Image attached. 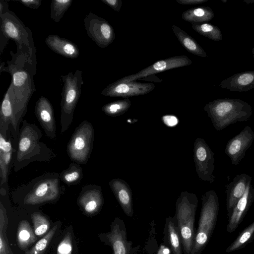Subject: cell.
<instances>
[{
  "label": "cell",
  "instance_id": "obj_1",
  "mask_svg": "<svg viewBox=\"0 0 254 254\" xmlns=\"http://www.w3.org/2000/svg\"><path fill=\"white\" fill-rule=\"evenodd\" d=\"M11 60L5 63L1 62L0 73L8 72L11 76L12 86L13 123L10 128L13 142L16 146L20 130V125L25 115L29 100L36 91L33 76L36 72L29 58L20 53L10 52Z\"/></svg>",
  "mask_w": 254,
  "mask_h": 254
},
{
  "label": "cell",
  "instance_id": "obj_2",
  "mask_svg": "<svg viewBox=\"0 0 254 254\" xmlns=\"http://www.w3.org/2000/svg\"><path fill=\"white\" fill-rule=\"evenodd\" d=\"M39 127L26 120L22 122L13 156L12 166L17 172L33 162H48L56 156L53 150L40 141Z\"/></svg>",
  "mask_w": 254,
  "mask_h": 254
},
{
  "label": "cell",
  "instance_id": "obj_3",
  "mask_svg": "<svg viewBox=\"0 0 254 254\" xmlns=\"http://www.w3.org/2000/svg\"><path fill=\"white\" fill-rule=\"evenodd\" d=\"M214 127L221 130L238 122L249 120L252 114L251 106L241 99H217L204 107Z\"/></svg>",
  "mask_w": 254,
  "mask_h": 254
},
{
  "label": "cell",
  "instance_id": "obj_4",
  "mask_svg": "<svg viewBox=\"0 0 254 254\" xmlns=\"http://www.w3.org/2000/svg\"><path fill=\"white\" fill-rule=\"evenodd\" d=\"M16 190L23 194L24 204L38 205L57 200L64 187L61 185L59 173H49L34 178Z\"/></svg>",
  "mask_w": 254,
  "mask_h": 254
},
{
  "label": "cell",
  "instance_id": "obj_5",
  "mask_svg": "<svg viewBox=\"0 0 254 254\" xmlns=\"http://www.w3.org/2000/svg\"><path fill=\"white\" fill-rule=\"evenodd\" d=\"M198 205L195 194L181 192L176 203L174 216L182 241L184 254H191L194 240L195 217Z\"/></svg>",
  "mask_w": 254,
  "mask_h": 254
},
{
  "label": "cell",
  "instance_id": "obj_6",
  "mask_svg": "<svg viewBox=\"0 0 254 254\" xmlns=\"http://www.w3.org/2000/svg\"><path fill=\"white\" fill-rule=\"evenodd\" d=\"M198 227L191 254H201L214 232L219 211V198L213 190L203 194Z\"/></svg>",
  "mask_w": 254,
  "mask_h": 254
},
{
  "label": "cell",
  "instance_id": "obj_7",
  "mask_svg": "<svg viewBox=\"0 0 254 254\" xmlns=\"http://www.w3.org/2000/svg\"><path fill=\"white\" fill-rule=\"evenodd\" d=\"M0 32L8 39L15 42L17 52L27 56L33 67L36 69V49L30 29L10 10L0 16Z\"/></svg>",
  "mask_w": 254,
  "mask_h": 254
},
{
  "label": "cell",
  "instance_id": "obj_8",
  "mask_svg": "<svg viewBox=\"0 0 254 254\" xmlns=\"http://www.w3.org/2000/svg\"><path fill=\"white\" fill-rule=\"evenodd\" d=\"M63 82L61 102V133L67 130L73 120L74 112L80 97L83 84L82 71L76 70L61 76Z\"/></svg>",
  "mask_w": 254,
  "mask_h": 254
},
{
  "label": "cell",
  "instance_id": "obj_9",
  "mask_svg": "<svg viewBox=\"0 0 254 254\" xmlns=\"http://www.w3.org/2000/svg\"><path fill=\"white\" fill-rule=\"evenodd\" d=\"M94 129L91 123L82 122L75 128L66 147L69 158L79 164H86L90 157Z\"/></svg>",
  "mask_w": 254,
  "mask_h": 254
},
{
  "label": "cell",
  "instance_id": "obj_10",
  "mask_svg": "<svg viewBox=\"0 0 254 254\" xmlns=\"http://www.w3.org/2000/svg\"><path fill=\"white\" fill-rule=\"evenodd\" d=\"M88 36L100 48H106L115 39L113 26L104 18L90 11L83 20Z\"/></svg>",
  "mask_w": 254,
  "mask_h": 254
},
{
  "label": "cell",
  "instance_id": "obj_11",
  "mask_svg": "<svg viewBox=\"0 0 254 254\" xmlns=\"http://www.w3.org/2000/svg\"><path fill=\"white\" fill-rule=\"evenodd\" d=\"M193 160L196 172L200 179L212 183L215 180L214 153L201 138H197L193 145Z\"/></svg>",
  "mask_w": 254,
  "mask_h": 254
},
{
  "label": "cell",
  "instance_id": "obj_12",
  "mask_svg": "<svg viewBox=\"0 0 254 254\" xmlns=\"http://www.w3.org/2000/svg\"><path fill=\"white\" fill-rule=\"evenodd\" d=\"M191 64L192 61L185 55L175 56L156 62L138 72L125 76L117 81L125 82L140 80L156 73L186 66Z\"/></svg>",
  "mask_w": 254,
  "mask_h": 254
},
{
  "label": "cell",
  "instance_id": "obj_13",
  "mask_svg": "<svg viewBox=\"0 0 254 254\" xmlns=\"http://www.w3.org/2000/svg\"><path fill=\"white\" fill-rule=\"evenodd\" d=\"M155 85L150 82H138L132 81L118 82L117 81L109 84L101 91L106 96L112 97H129L145 95L152 91Z\"/></svg>",
  "mask_w": 254,
  "mask_h": 254
},
{
  "label": "cell",
  "instance_id": "obj_14",
  "mask_svg": "<svg viewBox=\"0 0 254 254\" xmlns=\"http://www.w3.org/2000/svg\"><path fill=\"white\" fill-rule=\"evenodd\" d=\"M254 140V132L250 126H247L239 134L228 141L225 152L230 158L232 165L239 164Z\"/></svg>",
  "mask_w": 254,
  "mask_h": 254
},
{
  "label": "cell",
  "instance_id": "obj_15",
  "mask_svg": "<svg viewBox=\"0 0 254 254\" xmlns=\"http://www.w3.org/2000/svg\"><path fill=\"white\" fill-rule=\"evenodd\" d=\"M34 112L36 117L46 135L56 140V125L53 107L48 98L42 96L35 104Z\"/></svg>",
  "mask_w": 254,
  "mask_h": 254
},
{
  "label": "cell",
  "instance_id": "obj_16",
  "mask_svg": "<svg viewBox=\"0 0 254 254\" xmlns=\"http://www.w3.org/2000/svg\"><path fill=\"white\" fill-rule=\"evenodd\" d=\"M104 199L100 186L86 185L82 187L77 198V203L86 214H94L100 210Z\"/></svg>",
  "mask_w": 254,
  "mask_h": 254
},
{
  "label": "cell",
  "instance_id": "obj_17",
  "mask_svg": "<svg viewBox=\"0 0 254 254\" xmlns=\"http://www.w3.org/2000/svg\"><path fill=\"white\" fill-rule=\"evenodd\" d=\"M107 238L112 247L113 254H133L132 243L127 240L124 221L116 218Z\"/></svg>",
  "mask_w": 254,
  "mask_h": 254
},
{
  "label": "cell",
  "instance_id": "obj_18",
  "mask_svg": "<svg viewBox=\"0 0 254 254\" xmlns=\"http://www.w3.org/2000/svg\"><path fill=\"white\" fill-rule=\"evenodd\" d=\"M254 201V188L250 183L247 190L235 206L228 219L226 231L231 233L239 227Z\"/></svg>",
  "mask_w": 254,
  "mask_h": 254
},
{
  "label": "cell",
  "instance_id": "obj_19",
  "mask_svg": "<svg viewBox=\"0 0 254 254\" xmlns=\"http://www.w3.org/2000/svg\"><path fill=\"white\" fill-rule=\"evenodd\" d=\"M252 177L245 173L236 175L232 182L226 186V210L228 218L231 216L237 202L245 192L251 183Z\"/></svg>",
  "mask_w": 254,
  "mask_h": 254
},
{
  "label": "cell",
  "instance_id": "obj_20",
  "mask_svg": "<svg viewBox=\"0 0 254 254\" xmlns=\"http://www.w3.org/2000/svg\"><path fill=\"white\" fill-rule=\"evenodd\" d=\"M12 137L9 134L7 137L0 132V187L4 186L10 168L12 167L15 148Z\"/></svg>",
  "mask_w": 254,
  "mask_h": 254
},
{
  "label": "cell",
  "instance_id": "obj_21",
  "mask_svg": "<svg viewBox=\"0 0 254 254\" xmlns=\"http://www.w3.org/2000/svg\"><path fill=\"white\" fill-rule=\"evenodd\" d=\"M109 186L124 213L128 217L133 214L132 193L129 185L120 179H114Z\"/></svg>",
  "mask_w": 254,
  "mask_h": 254
},
{
  "label": "cell",
  "instance_id": "obj_22",
  "mask_svg": "<svg viewBox=\"0 0 254 254\" xmlns=\"http://www.w3.org/2000/svg\"><path fill=\"white\" fill-rule=\"evenodd\" d=\"M48 47L55 53L68 59H76L79 56L77 46L70 40L52 34L45 39Z\"/></svg>",
  "mask_w": 254,
  "mask_h": 254
},
{
  "label": "cell",
  "instance_id": "obj_23",
  "mask_svg": "<svg viewBox=\"0 0 254 254\" xmlns=\"http://www.w3.org/2000/svg\"><path fill=\"white\" fill-rule=\"evenodd\" d=\"M219 86L232 91H248L254 88V71L235 74L222 80Z\"/></svg>",
  "mask_w": 254,
  "mask_h": 254
},
{
  "label": "cell",
  "instance_id": "obj_24",
  "mask_svg": "<svg viewBox=\"0 0 254 254\" xmlns=\"http://www.w3.org/2000/svg\"><path fill=\"white\" fill-rule=\"evenodd\" d=\"M164 245L171 250V254H183L182 241L174 217L165 219L164 229Z\"/></svg>",
  "mask_w": 254,
  "mask_h": 254
},
{
  "label": "cell",
  "instance_id": "obj_25",
  "mask_svg": "<svg viewBox=\"0 0 254 254\" xmlns=\"http://www.w3.org/2000/svg\"><path fill=\"white\" fill-rule=\"evenodd\" d=\"M172 28L181 44L188 52L200 57H207L206 53L192 37L175 25Z\"/></svg>",
  "mask_w": 254,
  "mask_h": 254
},
{
  "label": "cell",
  "instance_id": "obj_26",
  "mask_svg": "<svg viewBox=\"0 0 254 254\" xmlns=\"http://www.w3.org/2000/svg\"><path fill=\"white\" fill-rule=\"evenodd\" d=\"M214 16L212 9L208 6L192 7L184 11L182 19L191 23H202L210 21Z\"/></svg>",
  "mask_w": 254,
  "mask_h": 254
},
{
  "label": "cell",
  "instance_id": "obj_27",
  "mask_svg": "<svg viewBox=\"0 0 254 254\" xmlns=\"http://www.w3.org/2000/svg\"><path fill=\"white\" fill-rule=\"evenodd\" d=\"M35 235L28 221L25 220L20 221L17 229V241L21 250H25L35 242Z\"/></svg>",
  "mask_w": 254,
  "mask_h": 254
},
{
  "label": "cell",
  "instance_id": "obj_28",
  "mask_svg": "<svg viewBox=\"0 0 254 254\" xmlns=\"http://www.w3.org/2000/svg\"><path fill=\"white\" fill-rule=\"evenodd\" d=\"M83 177L82 168L80 164L75 162L71 163L67 169L60 174L61 181L68 186L78 184Z\"/></svg>",
  "mask_w": 254,
  "mask_h": 254
},
{
  "label": "cell",
  "instance_id": "obj_29",
  "mask_svg": "<svg viewBox=\"0 0 254 254\" xmlns=\"http://www.w3.org/2000/svg\"><path fill=\"white\" fill-rule=\"evenodd\" d=\"M254 239V221L244 229L234 242L226 249V253H231L246 247Z\"/></svg>",
  "mask_w": 254,
  "mask_h": 254
},
{
  "label": "cell",
  "instance_id": "obj_30",
  "mask_svg": "<svg viewBox=\"0 0 254 254\" xmlns=\"http://www.w3.org/2000/svg\"><path fill=\"white\" fill-rule=\"evenodd\" d=\"M191 27L196 32L210 40L215 41L222 40V34L220 29L211 23H191Z\"/></svg>",
  "mask_w": 254,
  "mask_h": 254
},
{
  "label": "cell",
  "instance_id": "obj_31",
  "mask_svg": "<svg viewBox=\"0 0 254 254\" xmlns=\"http://www.w3.org/2000/svg\"><path fill=\"white\" fill-rule=\"evenodd\" d=\"M130 106V101L128 98H125L106 104L101 109L107 115L115 117L125 113Z\"/></svg>",
  "mask_w": 254,
  "mask_h": 254
},
{
  "label": "cell",
  "instance_id": "obj_32",
  "mask_svg": "<svg viewBox=\"0 0 254 254\" xmlns=\"http://www.w3.org/2000/svg\"><path fill=\"white\" fill-rule=\"evenodd\" d=\"M8 218L6 210L1 202H0V254H13L10 249L6 236V229Z\"/></svg>",
  "mask_w": 254,
  "mask_h": 254
},
{
  "label": "cell",
  "instance_id": "obj_33",
  "mask_svg": "<svg viewBox=\"0 0 254 254\" xmlns=\"http://www.w3.org/2000/svg\"><path fill=\"white\" fill-rule=\"evenodd\" d=\"M73 0H53L50 5V17L56 22H59L68 8Z\"/></svg>",
  "mask_w": 254,
  "mask_h": 254
},
{
  "label": "cell",
  "instance_id": "obj_34",
  "mask_svg": "<svg viewBox=\"0 0 254 254\" xmlns=\"http://www.w3.org/2000/svg\"><path fill=\"white\" fill-rule=\"evenodd\" d=\"M57 228L58 224H56L44 237L36 243L34 247L30 250L25 251V254H43L57 231Z\"/></svg>",
  "mask_w": 254,
  "mask_h": 254
},
{
  "label": "cell",
  "instance_id": "obj_35",
  "mask_svg": "<svg viewBox=\"0 0 254 254\" xmlns=\"http://www.w3.org/2000/svg\"><path fill=\"white\" fill-rule=\"evenodd\" d=\"M31 218L35 235L41 236L45 234L50 227V222L47 218L39 212L33 213Z\"/></svg>",
  "mask_w": 254,
  "mask_h": 254
},
{
  "label": "cell",
  "instance_id": "obj_36",
  "mask_svg": "<svg viewBox=\"0 0 254 254\" xmlns=\"http://www.w3.org/2000/svg\"><path fill=\"white\" fill-rule=\"evenodd\" d=\"M72 239L70 233H67L58 245L57 254H71Z\"/></svg>",
  "mask_w": 254,
  "mask_h": 254
},
{
  "label": "cell",
  "instance_id": "obj_37",
  "mask_svg": "<svg viewBox=\"0 0 254 254\" xmlns=\"http://www.w3.org/2000/svg\"><path fill=\"white\" fill-rule=\"evenodd\" d=\"M23 5L32 9H38L41 5V0H16Z\"/></svg>",
  "mask_w": 254,
  "mask_h": 254
},
{
  "label": "cell",
  "instance_id": "obj_38",
  "mask_svg": "<svg viewBox=\"0 0 254 254\" xmlns=\"http://www.w3.org/2000/svg\"><path fill=\"white\" fill-rule=\"evenodd\" d=\"M101 1L116 12L120 11L122 5V0H101Z\"/></svg>",
  "mask_w": 254,
  "mask_h": 254
},
{
  "label": "cell",
  "instance_id": "obj_39",
  "mask_svg": "<svg viewBox=\"0 0 254 254\" xmlns=\"http://www.w3.org/2000/svg\"><path fill=\"white\" fill-rule=\"evenodd\" d=\"M163 123L167 126L172 127L178 123V119L174 116L166 115L162 117Z\"/></svg>",
  "mask_w": 254,
  "mask_h": 254
},
{
  "label": "cell",
  "instance_id": "obj_40",
  "mask_svg": "<svg viewBox=\"0 0 254 254\" xmlns=\"http://www.w3.org/2000/svg\"><path fill=\"white\" fill-rule=\"evenodd\" d=\"M9 39H8L4 34L0 32V54H1L3 53L4 49L5 46L7 45L8 40Z\"/></svg>",
  "mask_w": 254,
  "mask_h": 254
},
{
  "label": "cell",
  "instance_id": "obj_41",
  "mask_svg": "<svg viewBox=\"0 0 254 254\" xmlns=\"http://www.w3.org/2000/svg\"><path fill=\"white\" fill-rule=\"evenodd\" d=\"M208 0H176V1L181 4H197L205 2Z\"/></svg>",
  "mask_w": 254,
  "mask_h": 254
},
{
  "label": "cell",
  "instance_id": "obj_42",
  "mask_svg": "<svg viewBox=\"0 0 254 254\" xmlns=\"http://www.w3.org/2000/svg\"><path fill=\"white\" fill-rule=\"evenodd\" d=\"M8 1L7 0H0V16L9 11Z\"/></svg>",
  "mask_w": 254,
  "mask_h": 254
},
{
  "label": "cell",
  "instance_id": "obj_43",
  "mask_svg": "<svg viewBox=\"0 0 254 254\" xmlns=\"http://www.w3.org/2000/svg\"><path fill=\"white\" fill-rule=\"evenodd\" d=\"M157 254H171V250L165 245H161L159 248Z\"/></svg>",
  "mask_w": 254,
  "mask_h": 254
},
{
  "label": "cell",
  "instance_id": "obj_44",
  "mask_svg": "<svg viewBox=\"0 0 254 254\" xmlns=\"http://www.w3.org/2000/svg\"><path fill=\"white\" fill-rule=\"evenodd\" d=\"M243 1L246 2L247 4L254 3V0H243Z\"/></svg>",
  "mask_w": 254,
  "mask_h": 254
},
{
  "label": "cell",
  "instance_id": "obj_45",
  "mask_svg": "<svg viewBox=\"0 0 254 254\" xmlns=\"http://www.w3.org/2000/svg\"><path fill=\"white\" fill-rule=\"evenodd\" d=\"M252 53H253V57L254 58V47H253V48L252 49Z\"/></svg>",
  "mask_w": 254,
  "mask_h": 254
},
{
  "label": "cell",
  "instance_id": "obj_46",
  "mask_svg": "<svg viewBox=\"0 0 254 254\" xmlns=\"http://www.w3.org/2000/svg\"><path fill=\"white\" fill-rule=\"evenodd\" d=\"M222 1L226 2L227 1V0H222Z\"/></svg>",
  "mask_w": 254,
  "mask_h": 254
}]
</instances>
